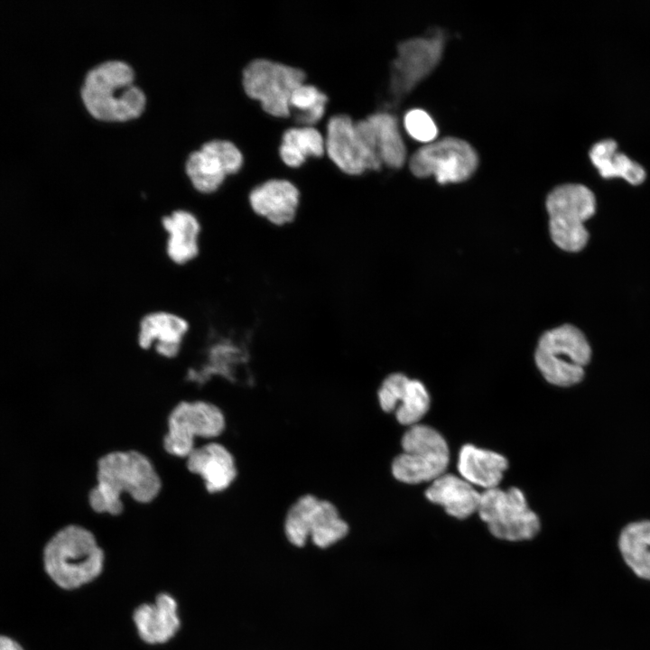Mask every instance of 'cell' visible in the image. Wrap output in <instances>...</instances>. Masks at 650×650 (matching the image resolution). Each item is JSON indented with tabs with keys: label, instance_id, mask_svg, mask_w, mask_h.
I'll use <instances>...</instances> for the list:
<instances>
[{
	"label": "cell",
	"instance_id": "obj_1",
	"mask_svg": "<svg viewBox=\"0 0 650 650\" xmlns=\"http://www.w3.org/2000/svg\"><path fill=\"white\" fill-rule=\"evenodd\" d=\"M96 485L88 500L93 511L116 516L123 512L122 495L140 504L157 497L162 480L151 460L135 450H114L97 462Z\"/></svg>",
	"mask_w": 650,
	"mask_h": 650
},
{
	"label": "cell",
	"instance_id": "obj_2",
	"mask_svg": "<svg viewBox=\"0 0 650 650\" xmlns=\"http://www.w3.org/2000/svg\"><path fill=\"white\" fill-rule=\"evenodd\" d=\"M42 564L46 575L58 588L77 590L101 575L105 552L90 530L79 525H68L44 545Z\"/></svg>",
	"mask_w": 650,
	"mask_h": 650
},
{
	"label": "cell",
	"instance_id": "obj_3",
	"mask_svg": "<svg viewBox=\"0 0 650 650\" xmlns=\"http://www.w3.org/2000/svg\"><path fill=\"white\" fill-rule=\"evenodd\" d=\"M133 81L134 70L126 62L107 60L87 73L81 97L95 117L126 120L139 116L145 104L144 93Z\"/></svg>",
	"mask_w": 650,
	"mask_h": 650
},
{
	"label": "cell",
	"instance_id": "obj_4",
	"mask_svg": "<svg viewBox=\"0 0 650 650\" xmlns=\"http://www.w3.org/2000/svg\"><path fill=\"white\" fill-rule=\"evenodd\" d=\"M591 356L590 344L576 327L562 325L546 331L535 351V363L547 382L571 386L584 376V367Z\"/></svg>",
	"mask_w": 650,
	"mask_h": 650
},
{
	"label": "cell",
	"instance_id": "obj_5",
	"mask_svg": "<svg viewBox=\"0 0 650 650\" xmlns=\"http://www.w3.org/2000/svg\"><path fill=\"white\" fill-rule=\"evenodd\" d=\"M550 233L560 248L577 252L587 244L584 222L595 212L592 191L582 184L568 183L553 189L546 199Z\"/></svg>",
	"mask_w": 650,
	"mask_h": 650
},
{
	"label": "cell",
	"instance_id": "obj_6",
	"mask_svg": "<svg viewBox=\"0 0 650 650\" xmlns=\"http://www.w3.org/2000/svg\"><path fill=\"white\" fill-rule=\"evenodd\" d=\"M403 452L393 461L394 477L404 483L433 481L445 474L450 460L447 442L435 429L415 424L402 438Z\"/></svg>",
	"mask_w": 650,
	"mask_h": 650
},
{
	"label": "cell",
	"instance_id": "obj_7",
	"mask_svg": "<svg viewBox=\"0 0 650 650\" xmlns=\"http://www.w3.org/2000/svg\"><path fill=\"white\" fill-rule=\"evenodd\" d=\"M305 78V72L301 69L267 59H255L244 69L242 83L247 96L260 101L265 112L285 118L291 113V95L304 83Z\"/></svg>",
	"mask_w": 650,
	"mask_h": 650
},
{
	"label": "cell",
	"instance_id": "obj_8",
	"mask_svg": "<svg viewBox=\"0 0 650 650\" xmlns=\"http://www.w3.org/2000/svg\"><path fill=\"white\" fill-rule=\"evenodd\" d=\"M225 425L224 414L216 404L203 400L181 401L168 415L163 449L170 455L186 459L196 448V439H214L223 432Z\"/></svg>",
	"mask_w": 650,
	"mask_h": 650
},
{
	"label": "cell",
	"instance_id": "obj_9",
	"mask_svg": "<svg viewBox=\"0 0 650 650\" xmlns=\"http://www.w3.org/2000/svg\"><path fill=\"white\" fill-rule=\"evenodd\" d=\"M478 515L497 538L521 541L533 538L540 529V521L532 511L523 492L516 488H498L481 493Z\"/></svg>",
	"mask_w": 650,
	"mask_h": 650
},
{
	"label": "cell",
	"instance_id": "obj_10",
	"mask_svg": "<svg viewBox=\"0 0 650 650\" xmlns=\"http://www.w3.org/2000/svg\"><path fill=\"white\" fill-rule=\"evenodd\" d=\"M284 531L288 541L294 546H303L311 536L315 545L327 548L344 538L348 526L330 502L306 495L289 509Z\"/></svg>",
	"mask_w": 650,
	"mask_h": 650
},
{
	"label": "cell",
	"instance_id": "obj_11",
	"mask_svg": "<svg viewBox=\"0 0 650 650\" xmlns=\"http://www.w3.org/2000/svg\"><path fill=\"white\" fill-rule=\"evenodd\" d=\"M478 156L472 146L459 138L445 137L418 149L409 168L418 178L434 175L439 183L463 181L477 168Z\"/></svg>",
	"mask_w": 650,
	"mask_h": 650
},
{
	"label": "cell",
	"instance_id": "obj_12",
	"mask_svg": "<svg viewBox=\"0 0 650 650\" xmlns=\"http://www.w3.org/2000/svg\"><path fill=\"white\" fill-rule=\"evenodd\" d=\"M445 43V36L436 32L428 37H415L400 42L397 56L392 61L390 93L400 99L412 91L439 63Z\"/></svg>",
	"mask_w": 650,
	"mask_h": 650
},
{
	"label": "cell",
	"instance_id": "obj_13",
	"mask_svg": "<svg viewBox=\"0 0 650 650\" xmlns=\"http://www.w3.org/2000/svg\"><path fill=\"white\" fill-rule=\"evenodd\" d=\"M325 151L344 173L358 176L366 171H379L382 162L361 140L355 122L347 115H336L327 124Z\"/></svg>",
	"mask_w": 650,
	"mask_h": 650
},
{
	"label": "cell",
	"instance_id": "obj_14",
	"mask_svg": "<svg viewBox=\"0 0 650 650\" xmlns=\"http://www.w3.org/2000/svg\"><path fill=\"white\" fill-rule=\"evenodd\" d=\"M243 162L240 150L228 140L213 139L190 153L186 171L200 191H215L228 173L237 172Z\"/></svg>",
	"mask_w": 650,
	"mask_h": 650
},
{
	"label": "cell",
	"instance_id": "obj_15",
	"mask_svg": "<svg viewBox=\"0 0 650 650\" xmlns=\"http://www.w3.org/2000/svg\"><path fill=\"white\" fill-rule=\"evenodd\" d=\"M377 395L381 408L386 413L395 411L403 425L417 424L430 406V395L423 384L400 372L383 379Z\"/></svg>",
	"mask_w": 650,
	"mask_h": 650
},
{
	"label": "cell",
	"instance_id": "obj_16",
	"mask_svg": "<svg viewBox=\"0 0 650 650\" xmlns=\"http://www.w3.org/2000/svg\"><path fill=\"white\" fill-rule=\"evenodd\" d=\"M247 201L255 216L281 228L295 220L301 203V190L289 180L273 178L253 187Z\"/></svg>",
	"mask_w": 650,
	"mask_h": 650
},
{
	"label": "cell",
	"instance_id": "obj_17",
	"mask_svg": "<svg viewBox=\"0 0 650 650\" xmlns=\"http://www.w3.org/2000/svg\"><path fill=\"white\" fill-rule=\"evenodd\" d=\"M188 320L165 310L145 313L138 321L137 344L144 350L153 348L164 358H174L180 353L190 331Z\"/></svg>",
	"mask_w": 650,
	"mask_h": 650
},
{
	"label": "cell",
	"instance_id": "obj_18",
	"mask_svg": "<svg viewBox=\"0 0 650 650\" xmlns=\"http://www.w3.org/2000/svg\"><path fill=\"white\" fill-rule=\"evenodd\" d=\"M132 620L138 637L150 645L170 642L181 626L178 602L168 592H160L153 601L138 605Z\"/></svg>",
	"mask_w": 650,
	"mask_h": 650
},
{
	"label": "cell",
	"instance_id": "obj_19",
	"mask_svg": "<svg viewBox=\"0 0 650 650\" xmlns=\"http://www.w3.org/2000/svg\"><path fill=\"white\" fill-rule=\"evenodd\" d=\"M161 227L166 234L165 254L173 265H186L200 255L202 224L191 211L174 209L162 217Z\"/></svg>",
	"mask_w": 650,
	"mask_h": 650
},
{
	"label": "cell",
	"instance_id": "obj_20",
	"mask_svg": "<svg viewBox=\"0 0 650 650\" xmlns=\"http://www.w3.org/2000/svg\"><path fill=\"white\" fill-rule=\"evenodd\" d=\"M186 466L190 472L203 479L209 493L224 491L237 477L232 454L222 444L215 441L196 447L186 458Z\"/></svg>",
	"mask_w": 650,
	"mask_h": 650
},
{
	"label": "cell",
	"instance_id": "obj_21",
	"mask_svg": "<svg viewBox=\"0 0 650 650\" xmlns=\"http://www.w3.org/2000/svg\"><path fill=\"white\" fill-rule=\"evenodd\" d=\"M425 496L443 506L447 514L464 519L478 512L481 494L464 478L445 473L432 481Z\"/></svg>",
	"mask_w": 650,
	"mask_h": 650
},
{
	"label": "cell",
	"instance_id": "obj_22",
	"mask_svg": "<svg viewBox=\"0 0 650 650\" xmlns=\"http://www.w3.org/2000/svg\"><path fill=\"white\" fill-rule=\"evenodd\" d=\"M506 469V459L497 452L471 444L464 445L460 450L458 469L462 478L485 490L497 488Z\"/></svg>",
	"mask_w": 650,
	"mask_h": 650
},
{
	"label": "cell",
	"instance_id": "obj_23",
	"mask_svg": "<svg viewBox=\"0 0 650 650\" xmlns=\"http://www.w3.org/2000/svg\"><path fill=\"white\" fill-rule=\"evenodd\" d=\"M590 158L603 178L619 177L632 185H638L645 179L644 168L618 152V144L612 139L596 143L590 151Z\"/></svg>",
	"mask_w": 650,
	"mask_h": 650
},
{
	"label": "cell",
	"instance_id": "obj_24",
	"mask_svg": "<svg viewBox=\"0 0 650 650\" xmlns=\"http://www.w3.org/2000/svg\"><path fill=\"white\" fill-rule=\"evenodd\" d=\"M376 151L382 162L392 169L401 168L406 158V149L395 116L387 112H376L367 117Z\"/></svg>",
	"mask_w": 650,
	"mask_h": 650
},
{
	"label": "cell",
	"instance_id": "obj_25",
	"mask_svg": "<svg viewBox=\"0 0 650 650\" xmlns=\"http://www.w3.org/2000/svg\"><path fill=\"white\" fill-rule=\"evenodd\" d=\"M618 548L633 572L650 580V520L627 525L620 532Z\"/></svg>",
	"mask_w": 650,
	"mask_h": 650
},
{
	"label": "cell",
	"instance_id": "obj_26",
	"mask_svg": "<svg viewBox=\"0 0 650 650\" xmlns=\"http://www.w3.org/2000/svg\"><path fill=\"white\" fill-rule=\"evenodd\" d=\"M325 152V140L313 126L291 127L282 135L279 154L288 167L298 168L308 156L320 157Z\"/></svg>",
	"mask_w": 650,
	"mask_h": 650
},
{
	"label": "cell",
	"instance_id": "obj_27",
	"mask_svg": "<svg viewBox=\"0 0 650 650\" xmlns=\"http://www.w3.org/2000/svg\"><path fill=\"white\" fill-rule=\"evenodd\" d=\"M328 102L327 95L311 84H302L292 93L290 110H297L294 120L303 126H311L319 122L324 113Z\"/></svg>",
	"mask_w": 650,
	"mask_h": 650
},
{
	"label": "cell",
	"instance_id": "obj_28",
	"mask_svg": "<svg viewBox=\"0 0 650 650\" xmlns=\"http://www.w3.org/2000/svg\"><path fill=\"white\" fill-rule=\"evenodd\" d=\"M404 125L409 135L419 142H432L438 134L433 119L420 108L409 110L404 116Z\"/></svg>",
	"mask_w": 650,
	"mask_h": 650
},
{
	"label": "cell",
	"instance_id": "obj_29",
	"mask_svg": "<svg viewBox=\"0 0 650 650\" xmlns=\"http://www.w3.org/2000/svg\"><path fill=\"white\" fill-rule=\"evenodd\" d=\"M0 650H24V648L14 638L0 634Z\"/></svg>",
	"mask_w": 650,
	"mask_h": 650
}]
</instances>
